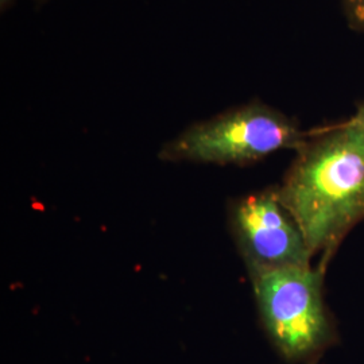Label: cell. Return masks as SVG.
<instances>
[{"instance_id":"3","label":"cell","mask_w":364,"mask_h":364,"mask_svg":"<svg viewBox=\"0 0 364 364\" xmlns=\"http://www.w3.org/2000/svg\"><path fill=\"white\" fill-rule=\"evenodd\" d=\"M308 135L279 109L251 100L189 126L159 149L158 158L245 166L279 150H297Z\"/></svg>"},{"instance_id":"6","label":"cell","mask_w":364,"mask_h":364,"mask_svg":"<svg viewBox=\"0 0 364 364\" xmlns=\"http://www.w3.org/2000/svg\"><path fill=\"white\" fill-rule=\"evenodd\" d=\"M355 115H358L359 117H363L364 119V102L359 105V107H358V111H356V114H355Z\"/></svg>"},{"instance_id":"4","label":"cell","mask_w":364,"mask_h":364,"mask_svg":"<svg viewBox=\"0 0 364 364\" xmlns=\"http://www.w3.org/2000/svg\"><path fill=\"white\" fill-rule=\"evenodd\" d=\"M228 227L250 278L291 266H311L313 254L277 186L242 196L227 207Z\"/></svg>"},{"instance_id":"5","label":"cell","mask_w":364,"mask_h":364,"mask_svg":"<svg viewBox=\"0 0 364 364\" xmlns=\"http://www.w3.org/2000/svg\"><path fill=\"white\" fill-rule=\"evenodd\" d=\"M341 4L348 25L364 33V0H341Z\"/></svg>"},{"instance_id":"1","label":"cell","mask_w":364,"mask_h":364,"mask_svg":"<svg viewBox=\"0 0 364 364\" xmlns=\"http://www.w3.org/2000/svg\"><path fill=\"white\" fill-rule=\"evenodd\" d=\"M296 153L278 196L313 255L326 260L364 219L363 117L309 131Z\"/></svg>"},{"instance_id":"7","label":"cell","mask_w":364,"mask_h":364,"mask_svg":"<svg viewBox=\"0 0 364 364\" xmlns=\"http://www.w3.org/2000/svg\"><path fill=\"white\" fill-rule=\"evenodd\" d=\"M11 1L14 0H0V4H1V9H4V7H7Z\"/></svg>"},{"instance_id":"2","label":"cell","mask_w":364,"mask_h":364,"mask_svg":"<svg viewBox=\"0 0 364 364\" xmlns=\"http://www.w3.org/2000/svg\"><path fill=\"white\" fill-rule=\"evenodd\" d=\"M260 323L278 355L314 364L338 341L324 301V269L291 266L251 277Z\"/></svg>"}]
</instances>
